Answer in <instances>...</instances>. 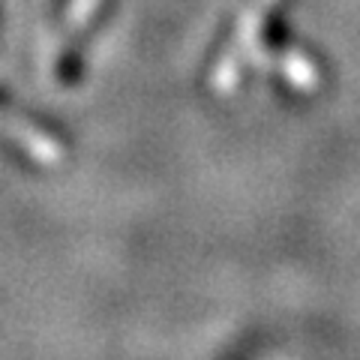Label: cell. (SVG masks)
<instances>
[{"instance_id": "obj_1", "label": "cell", "mask_w": 360, "mask_h": 360, "mask_svg": "<svg viewBox=\"0 0 360 360\" xmlns=\"http://www.w3.org/2000/svg\"><path fill=\"white\" fill-rule=\"evenodd\" d=\"M99 4V0H78V4L72 6V13H70V21H82L87 18L90 13H94V6Z\"/></svg>"}]
</instances>
